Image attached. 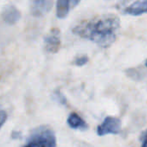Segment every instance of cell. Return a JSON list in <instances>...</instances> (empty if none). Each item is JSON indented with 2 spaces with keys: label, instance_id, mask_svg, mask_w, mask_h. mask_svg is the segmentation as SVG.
Instances as JSON below:
<instances>
[{
  "label": "cell",
  "instance_id": "cell-8",
  "mask_svg": "<svg viewBox=\"0 0 147 147\" xmlns=\"http://www.w3.org/2000/svg\"><path fill=\"white\" fill-rule=\"evenodd\" d=\"M2 17L7 24H14L20 19L21 13L15 6L9 5L5 8V10L2 13Z\"/></svg>",
  "mask_w": 147,
  "mask_h": 147
},
{
  "label": "cell",
  "instance_id": "cell-12",
  "mask_svg": "<svg viewBox=\"0 0 147 147\" xmlns=\"http://www.w3.org/2000/svg\"><path fill=\"white\" fill-rule=\"evenodd\" d=\"M141 140H142V144H141V147H147V131H145L142 136H141Z\"/></svg>",
  "mask_w": 147,
  "mask_h": 147
},
{
  "label": "cell",
  "instance_id": "cell-10",
  "mask_svg": "<svg viewBox=\"0 0 147 147\" xmlns=\"http://www.w3.org/2000/svg\"><path fill=\"white\" fill-rule=\"evenodd\" d=\"M88 57L86 56V55H82V56L78 57V58L75 61V63H76V65H77V66H83V65H85L86 63H88Z\"/></svg>",
  "mask_w": 147,
  "mask_h": 147
},
{
  "label": "cell",
  "instance_id": "cell-5",
  "mask_svg": "<svg viewBox=\"0 0 147 147\" xmlns=\"http://www.w3.org/2000/svg\"><path fill=\"white\" fill-rule=\"evenodd\" d=\"M51 6V0H30V11L35 17L45 15L49 12Z\"/></svg>",
  "mask_w": 147,
  "mask_h": 147
},
{
  "label": "cell",
  "instance_id": "cell-7",
  "mask_svg": "<svg viewBox=\"0 0 147 147\" xmlns=\"http://www.w3.org/2000/svg\"><path fill=\"white\" fill-rule=\"evenodd\" d=\"M124 13L131 16H140L147 13V0L145 1H138L131 4L124 10Z\"/></svg>",
  "mask_w": 147,
  "mask_h": 147
},
{
  "label": "cell",
  "instance_id": "cell-13",
  "mask_svg": "<svg viewBox=\"0 0 147 147\" xmlns=\"http://www.w3.org/2000/svg\"><path fill=\"white\" fill-rule=\"evenodd\" d=\"M145 66H146V67H147V60H146V61H145Z\"/></svg>",
  "mask_w": 147,
  "mask_h": 147
},
{
  "label": "cell",
  "instance_id": "cell-4",
  "mask_svg": "<svg viewBox=\"0 0 147 147\" xmlns=\"http://www.w3.org/2000/svg\"><path fill=\"white\" fill-rule=\"evenodd\" d=\"M45 49L51 53H56L61 47V33L58 29H53L44 39Z\"/></svg>",
  "mask_w": 147,
  "mask_h": 147
},
{
  "label": "cell",
  "instance_id": "cell-11",
  "mask_svg": "<svg viewBox=\"0 0 147 147\" xmlns=\"http://www.w3.org/2000/svg\"><path fill=\"white\" fill-rule=\"evenodd\" d=\"M7 119V113L5 111L0 109V128L5 124V122Z\"/></svg>",
  "mask_w": 147,
  "mask_h": 147
},
{
  "label": "cell",
  "instance_id": "cell-9",
  "mask_svg": "<svg viewBox=\"0 0 147 147\" xmlns=\"http://www.w3.org/2000/svg\"><path fill=\"white\" fill-rule=\"evenodd\" d=\"M67 124L71 128H74V129L84 130L88 128V125L86 124V122L77 113H71L68 116Z\"/></svg>",
  "mask_w": 147,
  "mask_h": 147
},
{
  "label": "cell",
  "instance_id": "cell-2",
  "mask_svg": "<svg viewBox=\"0 0 147 147\" xmlns=\"http://www.w3.org/2000/svg\"><path fill=\"white\" fill-rule=\"evenodd\" d=\"M23 147H56L55 133L45 127L36 129Z\"/></svg>",
  "mask_w": 147,
  "mask_h": 147
},
{
  "label": "cell",
  "instance_id": "cell-6",
  "mask_svg": "<svg viewBox=\"0 0 147 147\" xmlns=\"http://www.w3.org/2000/svg\"><path fill=\"white\" fill-rule=\"evenodd\" d=\"M81 0H57L56 3V15L59 18H64L67 16L69 11L75 8Z\"/></svg>",
  "mask_w": 147,
  "mask_h": 147
},
{
  "label": "cell",
  "instance_id": "cell-1",
  "mask_svg": "<svg viewBox=\"0 0 147 147\" xmlns=\"http://www.w3.org/2000/svg\"><path fill=\"white\" fill-rule=\"evenodd\" d=\"M119 27L118 17L112 14L101 15L81 22L73 29V33L101 48H108L115 42Z\"/></svg>",
  "mask_w": 147,
  "mask_h": 147
},
{
  "label": "cell",
  "instance_id": "cell-3",
  "mask_svg": "<svg viewBox=\"0 0 147 147\" xmlns=\"http://www.w3.org/2000/svg\"><path fill=\"white\" fill-rule=\"evenodd\" d=\"M121 129V121L118 118L107 117L101 125L97 128V133L100 136L107 134H118Z\"/></svg>",
  "mask_w": 147,
  "mask_h": 147
}]
</instances>
